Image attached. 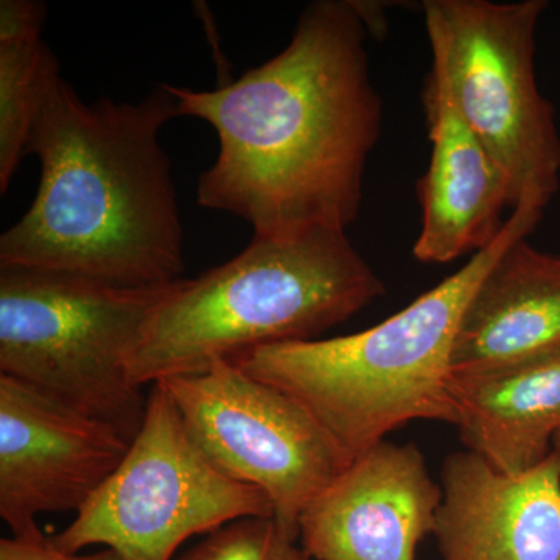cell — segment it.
Wrapping results in <instances>:
<instances>
[{"instance_id":"cell-1","label":"cell","mask_w":560,"mask_h":560,"mask_svg":"<svg viewBox=\"0 0 560 560\" xmlns=\"http://www.w3.org/2000/svg\"><path fill=\"white\" fill-rule=\"evenodd\" d=\"M370 36L357 2L319 0L289 46L241 79L213 91L168 84L179 116L208 121L220 142L198 205L245 220L256 237L348 230L382 135Z\"/></svg>"},{"instance_id":"cell-2","label":"cell","mask_w":560,"mask_h":560,"mask_svg":"<svg viewBox=\"0 0 560 560\" xmlns=\"http://www.w3.org/2000/svg\"><path fill=\"white\" fill-rule=\"evenodd\" d=\"M176 117L168 84L138 103H88L57 70L27 145L40 164L38 191L0 237V267L121 287L183 279L184 228L161 143Z\"/></svg>"},{"instance_id":"cell-3","label":"cell","mask_w":560,"mask_h":560,"mask_svg":"<svg viewBox=\"0 0 560 560\" xmlns=\"http://www.w3.org/2000/svg\"><path fill=\"white\" fill-rule=\"evenodd\" d=\"M541 219V210L518 206L489 248L371 329L261 346L231 360L302 405L352 460L412 420L456 425L452 353L463 313L493 261Z\"/></svg>"},{"instance_id":"cell-4","label":"cell","mask_w":560,"mask_h":560,"mask_svg":"<svg viewBox=\"0 0 560 560\" xmlns=\"http://www.w3.org/2000/svg\"><path fill=\"white\" fill-rule=\"evenodd\" d=\"M383 294L346 231L254 235L234 259L173 285L131 361L132 382L143 388L249 349L315 340Z\"/></svg>"},{"instance_id":"cell-5","label":"cell","mask_w":560,"mask_h":560,"mask_svg":"<svg viewBox=\"0 0 560 560\" xmlns=\"http://www.w3.org/2000/svg\"><path fill=\"white\" fill-rule=\"evenodd\" d=\"M176 282L121 287L0 267V374L108 423L131 442L147 408L131 361Z\"/></svg>"},{"instance_id":"cell-6","label":"cell","mask_w":560,"mask_h":560,"mask_svg":"<svg viewBox=\"0 0 560 560\" xmlns=\"http://www.w3.org/2000/svg\"><path fill=\"white\" fill-rule=\"evenodd\" d=\"M545 0H427L433 66L510 184L512 210H544L560 189V136L536 79Z\"/></svg>"},{"instance_id":"cell-7","label":"cell","mask_w":560,"mask_h":560,"mask_svg":"<svg viewBox=\"0 0 560 560\" xmlns=\"http://www.w3.org/2000/svg\"><path fill=\"white\" fill-rule=\"evenodd\" d=\"M253 517L275 518L270 500L202 455L158 382L119 467L51 539L66 552L103 545L124 560H173L191 537Z\"/></svg>"},{"instance_id":"cell-8","label":"cell","mask_w":560,"mask_h":560,"mask_svg":"<svg viewBox=\"0 0 560 560\" xmlns=\"http://www.w3.org/2000/svg\"><path fill=\"white\" fill-rule=\"evenodd\" d=\"M161 383L202 455L259 489L279 528L300 540L302 514L352 463L348 453L302 405L232 360Z\"/></svg>"},{"instance_id":"cell-9","label":"cell","mask_w":560,"mask_h":560,"mask_svg":"<svg viewBox=\"0 0 560 560\" xmlns=\"http://www.w3.org/2000/svg\"><path fill=\"white\" fill-rule=\"evenodd\" d=\"M130 444L108 423L0 374V518L18 536L40 514H77Z\"/></svg>"},{"instance_id":"cell-10","label":"cell","mask_w":560,"mask_h":560,"mask_svg":"<svg viewBox=\"0 0 560 560\" xmlns=\"http://www.w3.org/2000/svg\"><path fill=\"white\" fill-rule=\"evenodd\" d=\"M442 500L415 444L383 441L352 460L302 514V550L315 560H416Z\"/></svg>"},{"instance_id":"cell-11","label":"cell","mask_w":560,"mask_h":560,"mask_svg":"<svg viewBox=\"0 0 560 560\" xmlns=\"http://www.w3.org/2000/svg\"><path fill=\"white\" fill-rule=\"evenodd\" d=\"M434 537L442 560H560V455L508 475L478 453L441 470Z\"/></svg>"},{"instance_id":"cell-12","label":"cell","mask_w":560,"mask_h":560,"mask_svg":"<svg viewBox=\"0 0 560 560\" xmlns=\"http://www.w3.org/2000/svg\"><path fill=\"white\" fill-rule=\"evenodd\" d=\"M422 103L431 154L418 180L422 224L412 254L422 264H451L497 241L506 224L504 209H512L511 189L434 68L423 84Z\"/></svg>"},{"instance_id":"cell-13","label":"cell","mask_w":560,"mask_h":560,"mask_svg":"<svg viewBox=\"0 0 560 560\" xmlns=\"http://www.w3.org/2000/svg\"><path fill=\"white\" fill-rule=\"evenodd\" d=\"M558 345L560 256L518 238L471 294L453 345V377L499 370Z\"/></svg>"},{"instance_id":"cell-14","label":"cell","mask_w":560,"mask_h":560,"mask_svg":"<svg viewBox=\"0 0 560 560\" xmlns=\"http://www.w3.org/2000/svg\"><path fill=\"white\" fill-rule=\"evenodd\" d=\"M466 451L508 475L539 466L560 431V345L499 370L453 377Z\"/></svg>"},{"instance_id":"cell-15","label":"cell","mask_w":560,"mask_h":560,"mask_svg":"<svg viewBox=\"0 0 560 560\" xmlns=\"http://www.w3.org/2000/svg\"><path fill=\"white\" fill-rule=\"evenodd\" d=\"M47 7L38 0L0 2V194L27 156L47 83L60 61L43 39Z\"/></svg>"},{"instance_id":"cell-16","label":"cell","mask_w":560,"mask_h":560,"mask_svg":"<svg viewBox=\"0 0 560 560\" xmlns=\"http://www.w3.org/2000/svg\"><path fill=\"white\" fill-rule=\"evenodd\" d=\"M173 560H312L275 518H242L213 530Z\"/></svg>"},{"instance_id":"cell-17","label":"cell","mask_w":560,"mask_h":560,"mask_svg":"<svg viewBox=\"0 0 560 560\" xmlns=\"http://www.w3.org/2000/svg\"><path fill=\"white\" fill-rule=\"evenodd\" d=\"M0 560H124L116 551L105 548L92 555L80 552H66L55 545L51 537L40 530L39 526L25 530V533L11 534L0 540Z\"/></svg>"},{"instance_id":"cell-18","label":"cell","mask_w":560,"mask_h":560,"mask_svg":"<svg viewBox=\"0 0 560 560\" xmlns=\"http://www.w3.org/2000/svg\"><path fill=\"white\" fill-rule=\"evenodd\" d=\"M552 451L560 455V431L558 434H556L555 441H552Z\"/></svg>"}]
</instances>
